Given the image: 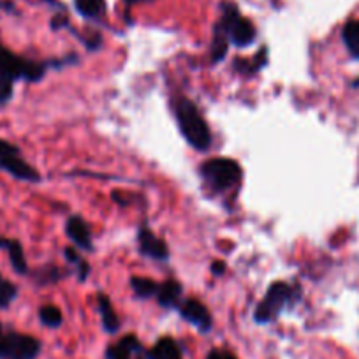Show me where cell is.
<instances>
[{
  "mask_svg": "<svg viewBox=\"0 0 359 359\" xmlns=\"http://www.w3.org/2000/svg\"><path fill=\"white\" fill-rule=\"evenodd\" d=\"M292 298H294V292H292L291 285H287L285 282H275L268 289V292H266L262 302L257 305V309H255V323H271L284 310V306L292 302Z\"/></svg>",
  "mask_w": 359,
  "mask_h": 359,
  "instance_id": "5",
  "label": "cell"
},
{
  "mask_svg": "<svg viewBox=\"0 0 359 359\" xmlns=\"http://www.w3.org/2000/svg\"><path fill=\"white\" fill-rule=\"evenodd\" d=\"M44 71L46 67L43 64L23 60L0 44V86H13V81L18 78L37 81L43 78Z\"/></svg>",
  "mask_w": 359,
  "mask_h": 359,
  "instance_id": "2",
  "label": "cell"
},
{
  "mask_svg": "<svg viewBox=\"0 0 359 359\" xmlns=\"http://www.w3.org/2000/svg\"><path fill=\"white\" fill-rule=\"evenodd\" d=\"M137 240H140L141 254L147 255V257L155 259V261H165L169 257L168 245L161 238L155 236L147 227H141L140 234H137Z\"/></svg>",
  "mask_w": 359,
  "mask_h": 359,
  "instance_id": "10",
  "label": "cell"
},
{
  "mask_svg": "<svg viewBox=\"0 0 359 359\" xmlns=\"http://www.w3.org/2000/svg\"><path fill=\"white\" fill-rule=\"evenodd\" d=\"M39 319L46 327H58L62 326V312L55 305H44L39 309Z\"/></svg>",
  "mask_w": 359,
  "mask_h": 359,
  "instance_id": "19",
  "label": "cell"
},
{
  "mask_svg": "<svg viewBox=\"0 0 359 359\" xmlns=\"http://www.w3.org/2000/svg\"><path fill=\"white\" fill-rule=\"evenodd\" d=\"M206 359H238L233 352L226 351V348H213L208 352Z\"/></svg>",
  "mask_w": 359,
  "mask_h": 359,
  "instance_id": "22",
  "label": "cell"
},
{
  "mask_svg": "<svg viewBox=\"0 0 359 359\" xmlns=\"http://www.w3.org/2000/svg\"><path fill=\"white\" fill-rule=\"evenodd\" d=\"M0 169H4L16 180H23V182H39L41 175L20 157V150L15 144L8 143V141L0 140Z\"/></svg>",
  "mask_w": 359,
  "mask_h": 359,
  "instance_id": "7",
  "label": "cell"
},
{
  "mask_svg": "<svg viewBox=\"0 0 359 359\" xmlns=\"http://www.w3.org/2000/svg\"><path fill=\"white\" fill-rule=\"evenodd\" d=\"M16 298V287L0 277V309H6Z\"/></svg>",
  "mask_w": 359,
  "mask_h": 359,
  "instance_id": "21",
  "label": "cell"
},
{
  "mask_svg": "<svg viewBox=\"0 0 359 359\" xmlns=\"http://www.w3.org/2000/svg\"><path fill=\"white\" fill-rule=\"evenodd\" d=\"M76 9L85 18H99L104 15L106 2L104 0H76Z\"/></svg>",
  "mask_w": 359,
  "mask_h": 359,
  "instance_id": "17",
  "label": "cell"
},
{
  "mask_svg": "<svg viewBox=\"0 0 359 359\" xmlns=\"http://www.w3.org/2000/svg\"><path fill=\"white\" fill-rule=\"evenodd\" d=\"M227 48H229V39H227V36L222 32V30L215 29V37H213V43H212L213 64H217V62H220L224 57H226Z\"/></svg>",
  "mask_w": 359,
  "mask_h": 359,
  "instance_id": "20",
  "label": "cell"
},
{
  "mask_svg": "<svg viewBox=\"0 0 359 359\" xmlns=\"http://www.w3.org/2000/svg\"><path fill=\"white\" fill-rule=\"evenodd\" d=\"M0 248H6L9 255V261H11L13 268H15L16 273L25 275L27 273V261H25V252H23L22 245L16 240H6V238H0Z\"/></svg>",
  "mask_w": 359,
  "mask_h": 359,
  "instance_id": "13",
  "label": "cell"
},
{
  "mask_svg": "<svg viewBox=\"0 0 359 359\" xmlns=\"http://www.w3.org/2000/svg\"><path fill=\"white\" fill-rule=\"evenodd\" d=\"M65 231H67V236L78 245L81 250H92V236H90V229L86 226L85 220L81 217H71L67 220V226H65Z\"/></svg>",
  "mask_w": 359,
  "mask_h": 359,
  "instance_id": "11",
  "label": "cell"
},
{
  "mask_svg": "<svg viewBox=\"0 0 359 359\" xmlns=\"http://www.w3.org/2000/svg\"><path fill=\"white\" fill-rule=\"evenodd\" d=\"M130 285H133V291L136 292L137 298H151V296H157L158 284H155L154 280L144 277H133L130 278Z\"/></svg>",
  "mask_w": 359,
  "mask_h": 359,
  "instance_id": "18",
  "label": "cell"
},
{
  "mask_svg": "<svg viewBox=\"0 0 359 359\" xmlns=\"http://www.w3.org/2000/svg\"><path fill=\"white\" fill-rule=\"evenodd\" d=\"M201 176L213 191L224 192L240 184L241 168L231 158H210L201 165Z\"/></svg>",
  "mask_w": 359,
  "mask_h": 359,
  "instance_id": "3",
  "label": "cell"
},
{
  "mask_svg": "<svg viewBox=\"0 0 359 359\" xmlns=\"http://www.w3.org/2000/svg\"><path fill=\"white\" fill-rule=\"evenodd\" d=\"M341 37H344V43L345 46H347L348 53L354 58H359V20L348 22L347 25L344 27Z\"/></svg>",
  "mask_w": 359,
  "mask_h": 359,
  "instance_id": "16",
  "label": "cell"
},
{
  "mask_svg": "<svg viewBox=\"0 0 359 359\" xmlns=\"http://www.w3.org/2000/svg\"><path fill=\"white\" fill-rule=\"evenodd\" d=\"M224 271H226V264H224V262H220V261H215L212 264V273L213 275H222Z\"/></svg>",
  "mask_w": 359,
  "mask_h": 359,
  "instance_id": "24",
  "label": "cell"
},
{
  "mask_svg": "<svg viewBox=\"0 0 359 359\" xmlns=\"http://www.w3.org/2000/svg\"><path fill=\"white\" fill-rule=\"evenodd\" d=\"M65 257H67L69 262H72V264H76V266L81 262V257H79L78 252H76L74 248H65Z\"/></svg>",
  "mask_w": 359,
  "mask_h": 359,
  "instance_id": "23",
  "label": "cell"
},
{
  "mask_svg": "<svg viewBox=\"0 0 359 359\" xmlns=\"http://www.w3.org/2000/svg\"><path fill=\"white\" fill-rule=\"evenodd\" d=\"M147 359H184L178 344L172 338L164 337L147 352Z\"/></svg>",
  "mask_w": 359,
  "mask_h": 359,
  "instance_id": "12",
  "label": "cell"
},
{
  "mask_svg": "<svg viewBox=\"0 0 359 359\" xmlns=\"http://www.w3.org/2000/svg\"><path fill=\"white\" fill-rule=\"evenodd\" d=\"M106 359H147V352L134 334H127L115 345L108 347Z\"/></svg>",
  "mask_w": 359,
  "mask_h": 359,
  "instance_id": "9",
  "label": "cell"
},
{
  "mask_svg": "<svg viewBox=\"0 0 359 359\" xmlns=\"http://www.w3.org/2000/svg\"><path fill=\"white\" fill-rule=\"evenodd\" d=\"M217 29L222 30L227 39H229V43H233L238 48L250 46L255 39V27L248 20L241 18L236 6H224L222 20L217 25Z\"/></svg>",
  "mask_w": 359,
  "mask_h": 359,
  "instance_id": "4",
  "label": "cell"
},
{
  "mask_svg": "<svg viewBox=\"0 0 359 359\" xmlns=\"http://www.w3.org/2000/svg\"><path fill=\"white\" fill-rule=\"evenodd\" d=\"M39 352L37 338L23 333H4L0 327V359H36Z\"/></svg>",
  "mask_w": 359,
  "mask_h": 359,
  "instance_id": "6",
  "label": "cell"
},
{
  "mask_svg": "<svg viewBox=\"0 0 359 359\" xmlns=\"http://www.w3.org/2000/svg\"><path fill=\"white\" fill-rule=\"evenodd\" d=\"M180 313L187 323H191L192 326L198 327L201 333H208L212 330V316H210L208 309L203 305L199 299H185L182 305H180Z\"/></svg>",
  "mask_w": 359,
  "mask_h": 359,
  "instance_id": "8",
  "label": "cell"
},
{
  "mask_svg": "<svg viewBox=\"0 0 359 359\" xmlns=\"http://www.w3.org/2000/svg\"><path fill=\"white\" fill-rule=\"evenodd\" d=\"M175 115L180 130H182V134H184V137L191 147H194L199 151H206L212 147L210 127L205 122L201 113H199V109L196 108L194 102L184 97L178 99L175 104Z\"/></svg>",
  "mask_w": 359,
  "mask_h": 359,
  "instance_id": "1",
  "label": "cell"
},
{
  "mask_svg": "<svg viewBox=\"0 0 359 359\" xmlns=\"http://www.w3.org/2000/svg\"><path fill=\"white\" fill-rule=\"evenodd\" d=\"M97 305H99V312H101L102 317V326H104L106 333H116L120 330V319L118 316L113 310L111 302L106 294H99L97 296Z\"/></svg>",
  "mask_w": 359,
  "mask_h": 359,
  "instance_id": "14",
  "label": "cell"
},
{
  "mask_svg": "<svg viewBox=\"0 0 359 359\" xmlns=\"http://www.w3.org/2000/svg\"><path fill=\"white\" fill-rule=\"evenodd\" d=\"M180 296H182V285H180L176 280H165L164 284L158 285L157 299H158V305L164 306V309L178 306Z\"/></svg>",
  "mask_w": 359,
  "mask_h": 359,
  "instance_id": "15",
  "label": "cell"
}]
</instances>
